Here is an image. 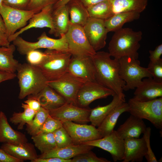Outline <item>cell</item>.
<instances>
[{
	"label": "cell",
	"mask_w": 162,
	"mask_h": 162,
	"mask_svg": "<svg viewBox=\"0 0 162 162\" xmlns=\"http://www.w3.org/2000/svg\"><path fill=\"white\" fill-rule=\"evenodd\" d=\"M28 141L26 135L13 129L5 113L0 111V142L19 144Z\"/></svg>",
	"instance_id": "23"
},
{
	"label": "cell",
	"mask_w": 162,
	"mask_h": 162,
	"mask_svg": "<svg viewBox=\"0 0 162 162\" xmlns=\"http://www.w3.org/2000/svg\"><path fill=\"white\" fill-rule=\"evenodd\" d=\"M140 16V13L133 12L118 13L104 20L105 25L108 32H115L122 28L125 23L138 19Z\"/></svg>",
	"instance_id": "30"
},
{
	"label": "cell",
	"mask_w": 162,
	"mask_h": 162,
	"mask_svg": "<svg viewBox=\"0 0 162 162\" xmlns=\"http://www.w3.org/2000/svg\"><path fill=\"white\" fill-rule=\"evenodd\" d=\"M83 27L90 44L96 52L105 47L108 32L104 20L89 17Z\"/></svg>",
	"instance_id": "15"
},
{
	"label": "cell",
	"mask_w": 162,
	"mask_h": 162,
	"mask_svg": "<svg viewBox=\"0 0 162 162\" xmlns=\"http://www.w3.org/2000/svg\"><path fill=\"white\" fill-rule=\"evenodd\" d=\"M38 40L35 42H29L19 36L13 42L17 51L22 55H26L31 50L41 48L69 52L65 34L62 35L59 39H56L49 37L44 32Z\"/></svg>",
	"instance_id": "7"
},
{
	"label": "cell",
	"mask_w": 162,
	"mask_h": 162,
	"mask_svg": "<svg viewBox=\"0 0 162 162\" xmlns=\"http://www.w3.org/2000/svg\"><path fill=\"white\" fill-rule=\"evenodd\" d=\"M29 96L37 99L41 107L49 111L58 108L66 103L60 95L47 85L37 94Z\"/></svg>",
	"instance_id": "24"
},
{
	"label": "cell",
	"mask_w": 162,
	"mask_h": 162,
	"mask_svg": "<svg viewBox=\"0 0 162 162\" xmlns=\"http://www.w3.org/2000/svg\"><path fill=\"white\" fill-rule=\"evenodd\" d=\"M106 158L98 157L90 150L71 159V162H110Z\"/></svg>",
	"instance_id": "37"
},
{
	"label": "cell",
	"mask_w": 162,
	"mask_h": 162,
	"mask_svg": "<svg viewBox=\"0 0 162 162\" xmlns=\"http://www.w3.org/2000/svg\"><path fill=\"white\" fill-rule=\"evenodd\" d=\"M94 147L84 144H72L67 146L56 148L45 153L38 155V158H58L69 159L91 150Z\"/></svg>",
	"instance_id": "22"
},
{
	"label": "cell",
	"mask_w": 162,
	"mask_h": 162,
	"mask_svg": "<svg viewBox=\"0 0 162 162\" xmlns=\"http://www.w3.org/2000/svg\"><path fill=\"white\" fill-rule=\"evenodd\" d=\"M111 56L108 52L104 51L96 52L92 56L95 68V80L125 100L123 88L125 83L119 74V61L111 59Z\"/></svg>",
	"instance_id": "1"
},
{
	"label": "cell",
	"mask_w": 162,
	"mask_h": 162,
	"mask_svg": "<svg viewBox=\"0 0 162 162\" xmlns=\"http://www.w3.org/2000/svg\"><path fill=\"white\" fill-rule=\"evenodd\" d=\"M46 56L37 66L47 81L58 79L68 72L72 55L69 52L46 49Z\"/></svg>",
	"instance_id": "4"
},
{
	"label": "cell",
	"mask_w": 162,
	"mask_h": 162,
	"mask_svg": "<svg viewBox=\"0 0 162 162\" xmlns=\"http://www.w3.org/2000/svg\"><path fill=\"white\" fill-rule=\"evenodd\" d=\"M32 162H71V159H64L58 158H38Z\"/></svg>",
	"instance_id": "47"
},
{
	"label": "cell",
	"mask_w": 162,
	"mask_h": 162,
	"mask_svg": "<svg viewBox=\"0 0 162 162\" xmlns=\"http://www.w3.org/2000/svg\"><path fill=\"white\" fill-rule=\"evenodd\" d=\"M128 103L123 102L115 107L107 116L97 129L102 137L110 134L114 130L118 119L125 112H129Z\"/></svg>",
	"instance_id": "26"
},
{
	"label": "cell",
	"mask_w": 162,
	"mask_h": 162,
	"mask_svg": "<svg viewBox=\"0 0 162 162\" xmlns=\"http://www.w3.org/2000/svg\"><path fill=\"white\" fill-rule=\"evenodd\" d=\"M0 29L6 34V30L3 20L0 15Z\"/></svg>",
	"instance_id": "52"
},
{
	"label": "cell",
	"mask_w": 162,
	"mask_h": 162,
	"mask_svg": "<svg viewBox=\"0 0 162 162\" xmlns=\"http://www.w3.org/2000/svg\"><path fill=\"white\" fill-rule=\"evenodd\" d=\"M10 42L6 34L0 29V46H8Z\"/></svg>",
	"instance_id": "49"
},
{
	"label": "cell",
	"mask_w": 162,
	"mask_h": 162,
	"mask_svg": "<svg viewBox=\"0 0 162 162\" xmlns=\"http://www.w3.org/2000/svg\"><path fill=\"white\" fill-rule=\"evenodd\" d=\"M53 5H50L43 8L39 12L34 14L29 20L28 24L18 32L8 38L9 41H13L24 32L33 28H48L50 29L49 33L54 34L52 13Z\"/></svg>",
	"instance_id": "17"
},
{
	"label": "cell",
	"mask_w": 162,
	"mask_h": 162,
	"mask_svg": "<svg viewBox=\"0 0 162 162\" xmlns=\"http://www.w3.org/2000/svg\"><path fill=\"white\" fill-rule=\"evenodd\" d=\"M80 144L96 147L109 152L114 162L123 160L124 153V140L119 137L114 130L109 135L99 139Z\"/></svg>",
	"instance_id": "14"
},
{
	"label": "cell",
	"mask_w": 162,
	"mask_h": 162,
	"mask_svg": "<svg viewBox=\"0 0 162 162\" xmlns=\"http://www.w3.org/2000/svg\"><path fill=\"white\" fill-rule=\"evenodd\" d=\"M146 128L142 119L131 115L116 132L118 136L124 140L128 137L139 138Z\"/></svg>",
	"instance_id": "21"
},
{
	"label": "cell",
	"mask_w": 162,
	"mask_h": 162,
	"mask_svg": "<svg viewBox=\"0 0 162 162\" xmlns=\"http://www.w3.org/2000/svg\"><path fill=\"white\" fill-rule=\"evenodd\" d=\"M70 0H58L53 5V8H55L65 5Z\"/></svg>",
	"instance_id": "51"
},
{
	"label": "cell",
	"mask_w": 162,
	"mask_h": 162,
	"mask_svg": "<svg viewBox=\"0 0 162 162\" xmlns=\"http://www.w3.org/2000/svg\"><path fill=\"white\" fill-rule=\"evenodd\" d=\"M115 94L113 91L96 81L85 82L77 93L76 104L81 107H87L95 100L112 96Z\"/></svg>",
	"instance_id": "12"
},
{
	"label": "cell",
	"mask_w": 162,
	"mask_h": 162,
	"mask_svg": "<svg viewBox=\"0 0 162 162\" xmlns=\"http://www.w3.org/2000/svg\"><path fill=\"white\" fill-rule=\"evenodd\" d=\"M68 72L84 82L96 81L95 68L91 56H72Z\"/></svg>",
	"instance_id": "13"
},
{
	"label": "cell",
	"mask_w": 162,
	"mask_h": 162,
	"mask_svg": "<svg viewBox=\"0 0 162 162\" xmlns=\"http://www.w3.org/2000/svg\"><path fill=\"white\" fill-rule=\"evenodd\" d=\"M87 8L92 6L106 0H80Z\"/></svg>",
	"instance_id": "50"
},
{
	"label": "cell",
	"mask_w": 162,
	"mask_h": 162,
	"mask_svg": "<svg viewBox=\"0 0 162 162\" xmlns=\"http://www.w3.org/2000/svg\"><path fill=\"white\" fill-rule=\"evenodd\" d=\"M113 96L112 101L108 104L101 106L98 105L91 109L89 116L91 124L98 127L116 106L125 100L115 94Z\"/></svg>",
	"instance_id": "27"
},
{
	"label": "cell",
	"mask_w": 162,
	"mask_h": 162,
	"mask_svg": "<svg viewBox=\"0 0 162 162\" xmlns=\"http://www.w3.org/2000/svg\"><path fill=\"white\" fill-rule=\"evenodd\" d=\"M74 144H78L102 138L97 128L91 125L80 124L69 121L62 123Z\"/></svg>",
	"instance_id": "16"
},
{
	"label": "cell",
	"mask_w": 162,
	"mask_h": 162,
	"mask_svg": "<svg viewBox=\"0 0 162 162\" xmlns=\"http://www.w3.org/2000/svg\"><path fill=\"white\" fill-rule=\"evenodd\" d=\"M28 63L37 66L43 62L46 56V53L39 50H34L28 52L26 55Z\"/></svg>",
	"instance_id": "40"
},
{
	"label": "cell",
	"mask_w": 162,
	"mask_h": 162,
	"mask_svg": "<svg viewBox=\"0 0 162 162\" xmlns=\"http://www.w3.org/2000/svg\"><path fill=\"white\" fill-rule=\"evenodd\" d=\"M149 58L150 62H154L161 59L160 57L162 54V44L157 46L153 50H150Z\"/></svg>",
	"instance_id": "44"
},
{
	"label": "cell",
	"mask_w": 162,
	"mask_h": 162,
	"mask_svg": "<svg viewBox=\"0 0 162 162\" xmlns=\"http://www.w3.org/2000/svg\"><path fill=\"white\" fill-rule=\"evenodd\" d=\"M65 35L69 52L72 56H92L96 53L90 44L82 26L70 22Z\"/></svg>",
	"instance_id": "8"
},
{
	"label": "cell",
	"mask_w": 162,
	"mask_h": 162,
	"mask_svg": "<svg viewBox=\"0 0 162 162\" xmlns=\"http://www.w3.org/2000/svg\"><path fill=\"white\" fill-rule=\"evenodd\" d=\"M16 71L20 87L18 98L20 99L37 94L47 85V80L37 66L28 63H19Z\"/></svg>",
	"instance_id": "3"
},
{
	"label": "cell",
	"mask_w": 162,
	"mask_h": 162,
	"mask_svg": "<svg viewBox=\"0 0 162 162\" xmlns=\"http://www.w3.org/2000/svg\"><path fill=\"white\" fill-rule=\"evenodd\" d=\"M30 0H3V4L21 10H27Z\"/></svg>",
	"instance_id": "43"
},
{
	"label": "cell",
	"mask_w": 162,
	"mask_h": 162,
	"mask_svg": "<svg viewBox=\"0 0 162 162\" xmlns=\"http://www.w3.org/2000/svg\"><path fill=\"white\" fill-rule=\"evenodd\" d=\"M58 0H30L27 10L39 12L43 8L50 5H54Z\"/></svg>",
	"instance_id": "42"
},
{
	"label": "cell",
	"mask_w": 162,
	"mask_h": 162,
	"mask_svg": "<svg viewBox=\"0 0 162 162\" xmlns=\"http://www.w3.org/2000/svg\"><path fill=\"white\" fill-rule=\"evenodd\" d=\"M16 77L15 73H11L0 71V83L8 80L14 79Z\"/></svg>",
	"instance_id": "48"
},
{
	"label": "cell",
	"mask_w": 162,
	"mask_h": 162,
	"mask_svg": "<svg viewBox=\"0 0 162 162\" xmlns=\"http://www.w3.org/2000/svg\"><path fill=\"white\" fill-rule=\"evenodd\" d=\"M84 82L67 72L58 79L47 81L46 85L60 95L66 103L76 105L77 93Z\"/></svg>",
	"instance_id": "10"
},
{
	"label": "cell",
	"mask_w": 162,
	"mask_h": 162,
	"mask_svg": "<svg viewBox=\"0 0 162 162\" xmlns=\"http://www.w3.org/2000/svg\"><path fill=\"white\" fill-rule=\"evenodd\" d=\"M9 155L0 148V162H23Z\"/></svg>",
	"instance_id": "46"
},
{
	"label": "cell",
	"mask_w": 162,
	"mask_h": 162,
	"mask_svg": "<svg viewBox=\"0 0 162 162\" xmlns=\"http://www.w3.org/2000/svg\"><path fill=\"white\" fill-rule=\"evenodd\" d=\"M162 97V83L155 81L152 77L143 79L136 88L133 99L140 101H146Z\"/></svg>",
	"instance_id": "18"
},
{
	"label": "cell",
	"mask_w": 162,
	"mask_h": 162,
	"mask_svg": "<svg viewBox=\"0 0 162 162\" xmlns=\"http://www.w3.org/2000/svg\"><path fill=\"white\" fill-rule=\"evenodd\" d=\"M34 146L40 152L45 153L57 148L53 133H38L32 136Z\"/></svg>",
	"instance_id": "32"
},
{
	"label": "cell",
	"mask_w": 162,
	"mask_h": 162,
	"mask_svg": "<svg viewBox=\"0 0 162 162\" xmlns=\"http://www.w3.org/2000/svg\"><path fill=\"white\" fill-rule=\"evenodd\" d=\"M16 46L13 44L8 46H0V71L11 73L16 71L19 63L14 58Z\"/></svg>",
	"instance_id": "31"
},
{
	"label": "cell",
	"mask_w": 162,
	"mask_h": 162,
	"mask_svg": "<svg viewBox=\"0 0 162 162\" xmlns=\"http://www.w3.org/2000/svg\"><path fill=\"white\" fill-rule=\"evenodd\" d=\"M24 102L30 109L36 111L39 110L41 107L39 101L30 96H28L27 99Z\"/></svg>",
	"instance_id": "45"
},
{
	"label": "cell",
	"mask_w": 162,
	"mask_h": 162,
	"mask_svg": "<svg viewBox=\"0 0 162 162\" xmlns=\"http://www.w3.org/2000/svg\"><path fill=\"white\" fill-rule=\"evenodd\" d=\"M0 148L11 156L23 161L32 162L38 158L34 145L27 142L19 144L3 143Z\"/></svg>",
	"instance_id": "20"
},
{
	"label": "cell",
	"mask_w": 162,
	"mask_h": 162,
	"mask_svg": "<svg viewBox=\"0 0 162 162\" xmlns=\"http://www.w3.org/2000/svg\"><path fill=\"white\" fill-rule=\"evenodd\" d=\"M52 18L54 36L60 37L69 28L70 21L67 5L53 8Z\"/></svg>",
	"instance_id": "25"
},
{
	"label": "cell",
	"mask_w": 162,
	"mask_h": 162,
	"mask_svg": "<svg viewBox=\"0 0 162 162\" xmlns=\"http://www.w3.org/2000/svg\"><path fill=\"white\" fill-rule=\"evenodd\" d=\"M89 17L107 20L114 14L108 0L100 2L87 8Z\"/></svg>",
	"instance_id": "34"
},
{
	"label": "cell",
	"mask_w": 162,
	"mask_h": 162,
	"mask_svg": "<svg viewBox=\"0 0 162 162\" xmlns=\"http://www.w3.org/2000/svg\"><path fill=\"white\" fill-rule=\"evenodd\" d=\"M57 148L64 147L74 143L70 136L63 127L53 132Z\"/></svg>",
	"instance_id": "36"
},
{
	"label": "cell",
	"mask_w": 162,
	"mask_h": 162,
	"mask_svg": "<svg viewBox=\"0 0 162 162\" xmlns=\"http://www.w3.org/2000/svg\"><path fill=\"white\" fill-rule=\"evenodd\" d=\"M151 130L150 127H146L143 133V137L145 140L147 148V153L145 157L148 162H157L158 161L151 147L150 137Z\"/></svg>",
	"instance_id": "41"
},
{
	"label": "cell",
	"mask_w": 162,
	"mask_h": 162,
	"mask_svg": "<svg viewBox=\"0 0 162 162\" xmlns=\"http://www.w3.org/2000/svg\"><path fill=\"white\" fill-rule=\"evenodd\" d=\"M49 115V111L41 107L36 113L31 124H26L27 133L32 136L37 134Z\"/></svg>",
	"instance_id": "35"
},
{
	"label": "cell",
	"mask_w": 162,
	"mask_h": 162,
	"mask_svg": "<svg viewBox=\"0 0 162 162\" xmlns=\"http://www.w3.org/2000/svg\"><path fill=\"white\" fill-rule=\"evenodd\" d=\"M3 4V0H0V8Z\"/></svg>",
	"instance_id": "53"
},
{
	"label": "cell",
	"mask_w": 162,
	"mask_h": 162,
	"mask_svg": "<svg viewBox=\"0 0 162 162\" xmlns=\"http://www.w3.org/2000/svg\"><path fill=\"white\" fill-rule=\"evenodd\" d=\"M114 14L133 12L140 13L146 8L148 0H108Z\"/></svg>",
	"instance_id": "28"
},
{
	"label": "cell",
	"mask_w": 162,
	"mask_h": 162,
	"mask_svg": "<svg viewBox=\"0 0 162 162\" xmlns=\"http://www.w3.org/2000/svg\"><path fill=\"white\" fill-rule=\"evenodd\" d=\"M128 103L131 115L149 121L157 128L162 130V97L146 101L130 99Z\"/></svg>",
	"instance_id": "6"
},
{
	"label": "cell",
	"mask_w": 162,
	"mask_h": 162,
	"mask_svg": "<svg viewBox=\"0 0 162 162\" xmlns=\"http://www.w3.org/2000/svg\"><path fill=\"white\" fill-rule=\"evenodd\" d=\"M21 107L24 109L23 111L19 112H14L9 119L10 122L12 123L18 125L17 129L19 130L23 129L26 124L30 125L31 124L37 112L30 109L25 103H22Z\"/></svg>",
	"instance_id": "33"
},
{
	"label": "cell",
	"mask_w": 162,
	"mask_h": 162,
	"mask_svg": "<svg viewBox=\"0 0 162 162\" xmlns=\"http://www.w3.org/2000/svg\"><path fill=\"white\" fill-rule=\"evenodd\" d=\"M119 74L125 84L123 90L128 91L136 88L144 78H152L147 68L141 67L138 59L124 57L118 59Z\"/></svg>",
	"instance_id": "5"
},
{
	"label": "cell",
	"mask_w": 162,
	"mask_h": 162,
	"mask_svg": "<svg viewBox=\"0 0 162 162\" xmlns=\"http://www.w3.org/2000/svg\"><path fill=\"white\" fill-rule=\"evenodd\" d=\"M142 37L140 31H134L129 28H122L115 32L108 47L109 53L115 59L124 57L138 59L140 42Z\"/></svg>",
	"instance_id": "2"
},
{
	"label": "cell",
	"mask_w": 162,
	"mask_h": 162,
	"mask_svg": "<svg viewBox=\"0 0 162 162\" xmlns=\"http://www.w3.org/2000/svg\"><path fill=\"white\" fill-rule=\"evenodd\" d=\"M62 127L63 124L61 122L53 118L49 115L38 134L53 133Z\"/></svg>",
	"instance_id": "38"
},
{
	"label": "cell",
	"mask_w": 162,
	"mask_h": 162,
	"mask_svg": "<svg viewBox=\"0 0 162 162\" xmlns=\"http://www.w3.org/2000/svg\"><path fill=\"white\" fill-rule=\"evenodd\" d=\"M124 140V153L122 162H141L147 148L144 137L127 138Z\"/></svg>",
	"instance_id": "19"
},
{
	"label": "cell",
	"mask_w": 162,
	"mask_h": 162,
	"mask_svg": "<svg viewBox=\"0 0 162 162\" xmlns=\"http://www.w3.org/2000/svg\"><path fill=\"white\" fill-rule=\"evenodd\" d=\"M37 13L34 11L14 8L2 4L0 15L4 22L8 37L13 35L19 29L26 26L28 21Z\"/></svg>",
	"instance_id": "9"
},
{
	"label": "cell",
	"mask_w": 162,
	"mask_h": 162,
	"mask_svg": "<svg viewBox=\"0 0 162 162\" xmlns=\"http://www.w3.org/2000/svg\"><path fill=\"white\" fill-rule=\"evenodd\" d=\"M156 81L162 83V59L154 62H150L147 68Z\"/></svg>",
	"instance_id": "39"
},
{
	"label": "cell",
	"mask_w": 162,
	"mask_h": 162,
	"mask_svg": "<svg viewBox=\"0 0 162 162\" xmlns=\"http://www.w3.org/2000/svg\"><path fill=\"white\" fill-rule=\"evenodd\" d=\"M91 109L82 108L74 104L66 103L60 107L49 111V115L62 123L74 122L80 124L90 122L89 116Z\"/></svg>",
	"instance_id": "11"
},
{
	"label": "cell",
	"mask_w": 162,
	"mask_h": 162,
	"mask_svg": "<svg viewBox=\"0 0 162 162\" xmlns=\"http://www.w3.org/2000/svg\"><path fill=\"white\" fill-rule=\"evenodd\" d=\"M66 4L70 22L83 27L89 17L87 8L80 0H70Z\"/></svg>",
	"instance_id": "29"
}]
</instances>
